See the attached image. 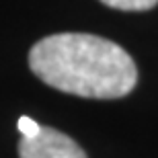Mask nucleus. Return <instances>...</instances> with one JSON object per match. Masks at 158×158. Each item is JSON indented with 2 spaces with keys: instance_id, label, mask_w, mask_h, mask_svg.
I'll use <instances>...</instances> for the list:
<instances>
[{
  "instance_id": "obj_1",
  "label": "nucleus",
  "mask_w": 158,
  "mask_h": 158,
  "mask_svg": "<svg viewBox=\"0 0 158 158\" xmlns=\"http://www.w3.org/2000/svg\"><path fill=\"white\" fill-rule=\"evenodd\" d=\"M37 78L62 93L84 99H121L134 90L138 70L117 43L88 33H56L29 52Z\"/></svg>"
},
{
  "instance_id": "obj_2",
  "label": "nucleus",
  "mask_w": 158,
  "mask_h": 158,
  "mask_svg": "<svg viewBox=\"0 0 158 158\" xmlns=\"http://www.w3.org/2000/svg\"><path fill=\"white\" fill-rule=\"evenodd\" d=\"M19 158H86V154L70 135L41 125L37 135L21 138Z\"/></svg>"
},
{
  "instance_id": "obj_3",
  "label": "nucleus",
  "mask_w": 158,
  "mask_h": 158,
  "mask_svg": "<svg viewBox=\"0 0 158 158\" xmlns=\"http://www.w3.org/2000/svg\"><path fill=\"white\" fill-rule=\"evenodd\" d=\"M101 2L117 10H150L158 4V0H101Z\"/></svg>"
},
{
  "instance_id": "obj_4",
  "label": "nucleus",
  "mask_w": 158,
  "mask_h": 158,
  "mask_svg": "<svg viewBox=\"0 0 158 158\" xmlns=\"http://www.w3.org/2000/svg\"><path fill=\"white\" fill-rule=\"evenodd\" d=\"M39 129H41V125L35 123L31 117H25L23 115V117L19 119V131H21L23 138H33V135L39 134Z\"/></svg>"
}]
</instances>
